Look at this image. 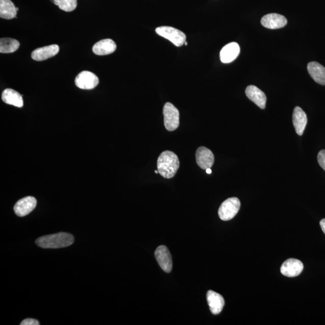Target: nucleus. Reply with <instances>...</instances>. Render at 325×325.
Here are the masks:
<instances>
[{
    "instance_id": "1",
    "label": "nucleus",
    "mask_w": 325,
    "mask_h": 325,
    "mask_svg": "<svg viewBox=\"0 0 325 325\" xmlns=\"http://www.w3.org/2000/svg\"><path fill=\"white\" fill-rule=\"evenodd\" d=\"M157 169L163 178L172 179L180 167V161L176 154L170 151L161 153L157 160Z\"/></svg>"
},
{
    "instance_id": "2",
    "label": "nucleus",
    "mask_w": 325,
    "mask_h": 325,
    "mask_svg": "<svg viewBox=\"0 0 325 325\" xmlns=\"http://www.w3.org/2000/svg\"><path fill=\"white\" fill-rule=\"evenodd\" d=\"M74 242L72 234L59 233L38 238L36 244L43 249H59L68 247Z\"/></svg>"
},
{
    "instance_id": "3",
    "label": "nucleus",
    "mask_w": 325,
    "mask_h": 325,
    "mask_svg": "<svg viewBox=\"0 0 325 325\" xmlns=\"http://www.w3.org/2000/svg\"><path fill=\"white\" fill-rule=\"evenodd\" d=\"M240 201L237 197H230L221 204L218 214L221 220H230L236 216L240 209Z\"/></svg>"
},
{
    "instance_id": "4",
    "label": "nucleus",
    "mask_w": 325,
    "mask_h": 325,
    "mask_svg": "<svg viewBox=\"0 0 325 325\" xmlns=\"http://www.w3.org/2000/svg\"><path fill=\"white\" fill-rule=\"evenodd\" d=\"M157 34L169 40L177 46H182L186 42V36L180 30L169 26H162L156 29Z\"/></svg>"
},
{
    "instance_id": "5",
    "label": "nucleus",
    "mask_w": 325,
    "mask_h": 325,
    "mask_svg": "<svg viewBox=\"0 0 325 325\" xmlns=\"http://www.w3.org/2000/svg\"><path fill=\"white\" fill-rule=\"evenodd\" d=\"M164 124L169 132L175 131L180 126V112L170 103H166L163 107Z\"/></svg>"
},
{
    "instance_id": "6",
    "label": "nucleus",
    "mask_w": 325,
    "mask_h": 325,
    "mask_svg": "<svg viewBox=\"0 0 325 325\" xmlns=\"http://www.w3.org/2000/svg\"><path fill=\"white\" fill-rule=\"evenodd\" d=\"M98 77L89 71H83L77 76L75 83L79 88L85 90L93 89L98 85Z\"/></svg>"
},
{
    "instance_id": "7",
    "label": "nucleus",
    "mask_w": 325,
    "mask_h": 325,
    "mask_svg": "<svg viewBox=\"0 0 325 325\" xmlns=\"http://www.w3.org/2000/svg\"><path fill=\"white\" fill-rule=\"evenodd\" d=\"M155 257L161 268L166 273H170L172 269L171 255L167 247L161 245L155 251Z\"/></svg>"
},
{
    "instance_id": "8",
    "label": "nucleus",
    "mask_w": 325,
    "mask_h": 325,
    "mask_svg": "<svg viewBox=\"0 0 325 325\" xmlns=\"http://www.w3.org/2000/svg\"><path fill=\"white\" fill-rule=\"evenodd\" d=\"M304 264L299 260L290 259L287 260L281 267V273L283 276L293 278L296 277L303 272Z\"/></svg>"
},
{
    "instance_id": "9",
    "label": "nucleus",
    "mask_w": 325,
    "mask_h": 325,
    "mask_svg": "<svg viewBox=\"0 0 325 325\" xmlns=\"http://www.w3.org/2000/svg\"><path fill=\"white\" fill-rule=\"evenodd\" d=\"M196 160L197 165L201 169L206 170L210 168L214 162V156L212 151L204 146L197 148L196 154Z\"/></svg>"
},
{
    "instance_id": "10",
    "label": "nucleus",
    "mask_w": 325,
    "mask_h": 325,
    "mask_svg": "<svg viewBox=\"0 0 325 325\" xmlns=\"http://www.w3.org/2000/svg\"><path fill=\"white\" fill-rule=\"evenodd\" d=\"M37 201L33 196H27L20 199L14 206V212L16 215L24 217L31 213L35 209Z\"/></svg>"
},
{
    "instance_id": "11",
    "label": "nucleus",
    "mask_w": 325,
    "mask_h": 325,
    "mask_svg": "<svg viewBox=\"0 0 325 325\" xmlns=\"http://www.w3.org/2000/svg\"><path fill=\"white\" fill-rule=\"evenodd\" d=\"M261 23L267 29H278L286 26L287 20L284 16L278 13H269L263 16L261 20Z\"/></svg>"
},
{
    "instance_id": "12",
    "label": "nucleus",
    "mask_w": 325,
    "mask_h": 325,
    "mask_svg": "<svg viewBox=\"0 0 325 325\" xmlns=\"http://www.w3.org/2000/svg\"><path fill=\"white\" fill-rule=\"evenodd\" d=\"M207 300L211 312L214 315L220 313L225 306V301L222 296L212 290L208 291Z\"/></svg>"
},
{
    "instance_id": "13",
    "label": "nucleus",
    "mask_w": 325,
    "mask_h": 325,
    "mask_svg": "<svg viewBox=\"0 0 325 325\" xmlns=\"http://www.w3.org/2000/svg\"><path fill=\"white\" fill-rule=\"evenodd\" d=\"M246 95L251 102L259 107L261 109L266 107V96L265 93L258 88L257 87L250 85L247 86L245 90Z\"/></svg>"
},
{
    "instance_id": "14",
    "label": "nucleus",
    "mask_w": 325,
    "mask_h": 325,
    "mask_svg": "<svg viewBox=\"0 0 325 325\" xmlns=\"http://www.w3.org/2000/svg\"><path fill=\"white\" fill-rule=\"evenodd\" d=\"M240 48L236 42H231L223 46L220 53L221 62L229 63L234 61L239 55Z\"/></svg>"
},
{
    "instance_id": "15",
    "label": "nucleus",
    "mask_w": 325,
    "mask_h": 325,
    "mask_svg": "<svg viewBox=\"0 0 325 325\" xmlns=\"http://www.w3.org/2000/svg\"><path fill=\"white\" fill-rule=\"evenodd\" d=\"M59 52L58 45L45 46L34 50L32 53V58L36 61H43L58 55Z\"/></svg>"
},
{
    "instance_id": "16",
    "label": "nucleus",
    "mask_w": 325,
    "mask_h": 325,
    "mask_svg": "<svg viewBox=\"0 0 325 325\" xmlns=\"http://www.w3.org/2000/svg\"><path fill=\"white\" fill-rule=\"evenodd\" d=\"M292 120L296 133L299 136L303 135L307 124L308 119L306 113L301 107H296L294 108Z\"/></svg>"
},
{
    "instance_id": "17",
    "label": "nucleus",
    "mask_w": 325,
    "mask_h": 325,
    "mask_svg": "<svg viewBox=\"0 0 325 325\" xmlns=\"http://www.w3.org/2000/svg\"><path fill=\"white\" fill-rule=\"evenodd\" d=\"M116 49L115 42L112 39H106L96 43L93 46L92 51L96 55L105 56L115 52Z\"/></svg>"
},
{
    "instance_id": "18",
    "label": "nucleus",
    "mask_w": 325,
    "mask_h": 325,
    "mask_svg": "<svg viewBox=\"0 0 325 325\" xmlns=\"http://www.w3.org/2000/svg\"><path fill=\"white\" fill-rule=\"evenodd\" d=\"M308 71L315 82L325 86V68L320 63L311 62L307 66Z\"/></svg>"
},
{
    "instance_id": "19",
    "label": "nucleus",
    "mask_w": 325,
    "mask_h": 325,
    "mask_svg": "<svg viewBox=\"0 0 325 325\" xmlns=\"http://www.w3.org/2000/svg\"><path fill=\"white\" fill-rule=\"evenodd\" d=\"M2 99L9 105L22 107L24 105L22 97L19 93L12 89H6L2 93Z\"/></svg>"
},
{
    "instance_id": "20",
    "label": "nucleus",
    "mask_w": 325,
    "mask_h": 325,
    "mask_svg": "<svg viewBox=\"0 0 325 325\" xmlns=\"http://www.w3.org/2000/svg\"><path fill=\"white\" fill-rule=\"evenodd\" d=\"M17 15L16 8L11 0H0V17L11 19Z\"/></svg>"
},
{
    "instance_id": "21",
    "label": "nucleus",
    "mask_w": 325,
    "mask_h": 325,
    "mask_svg": "<svg viewBox=\"0 0 325 325\" xmlns=\"http://www.w3.org/2000/svg\"><path fill=\"white\" fill-rule=\"evenodd\" d=\"M17 40L12 38H2L0 40V53H11L16 51L19 47Z\"/></svg>"
},
{
    "instance_id": "22",
    "label": "nucleus",
    "mask_w": 325,
    "mask_h": 325,
    "mask_svg": "<svg viewBox=\"0 0 325 325\" xmlns=\"http://www.w3.org/2000/svg\"><path fill=\"white\" fill-rule=\"evenodd\" d=\"M56 6H59L60 9L66 12H70L76 9L77 0H52Z\"/></svg>"
},
{
    "instance_id": "23",
    "label": "nucleus",
    "mask_w": 325,
    "mask_h": 325,
    "mask_svg": "<svg viewBox=\"0 0 325 325\" xmlns=\"http://www.w3.org/2000/svg\"><path fill=\"white\" fill-rule=\"evenodd\" d=\"M318 163L325 171V150H321L317 156Z\"/></svg>"
},
{
    "instance_id": "24",
    "label": "nucleus",
    "mask_w": 325,
    "mask_h": 325,
    "mask_svg": "<svg viewBox=\"0 0 325 325\" xmlns=\"http://www.w3.org/2000/svg\"><path fill=\"white\" fill-rule=\"evenodd\" d=\"M39 321L34 319H26L21 323V325H39Z\"/></svg>"
},
{
    "instance_id": "25",
    "label": "nucleus",
    "mask_w": 325,
    "mask_h": 325,
    "mask_svg": "<svg viewBox=\"0 0 325 325\" xmlns=\"http://www.w3.org/2000/svg\"><path fill=\"white\" fill-rule=\"evenodd\" d=\"M320 226L321 230L325 234V219H321L320 222Z\"/></svg>"
},
{
    "instance_id": "26",
    "label": "nucleus",
    "mask_w": 325,
    "mask_h": 325,
    "mask_svg": "<svg viewBox=\"0 0 325 325\" xmlns=\"http://www.w3.org/2000/svg\"><path fill=\"white\" fill-rule=\"evenodd\" d=\"M206 172H207L208 174L212 173V170H211V169H210V168L207 169H206Z\"/></svg>"
},
{
    "instance_id": "27",
    "label": "nucleus",
    "mask_w": 325,
    "mask_h": 325,
    "mask_svg": "<svg viewBox=\"0 0 325 325\" xmlns=\"http://www.w3.org/2000/svg\"><path fill=\"white\" fill-rule=\"evenodd\" d=\"M184 45H187V42L186 41L185 42H184Z\"/></svg>"
},
{
    "instance_id": "28",
    "label": "nucleus",
    "mask_w": 325,
    "mask_h": 325,
    "mask_svg": "<svg viewBox=\"0 0 325 325\" xmlns=\"http://www.w3.org/2000/svg\"><path fill=\"white\" fill-rule=\"evenodd\" d=\"M155 173H159V171H157V170H155Z\"/></svg>"
},
{
    "instance_id": "29",
    "label": "nucleus",
    "mask_w": 325,
    "mask_h": 325,
    "mask_svg": "<svg viewBox=\"0 0 325 325\" xmlns=\"http://www.w3.org/2000/svg\"><path fill=\"white\" fill-rule=\"evenodd\" d=\"M19 9L18 8H16V11H18Z\"/></svg>"
}]
</instances>
